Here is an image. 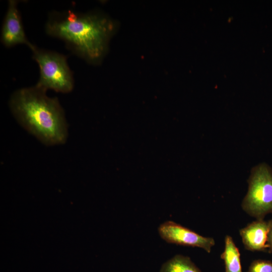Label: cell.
Wrapping results in <instances>:
<instances>
[{"label":"cell","instance_id":"cell-2","mask_svg":"<svg viewBox=\"0 0 272 272\" xmlns=\"http://www.w3.org/2000/svg\"><path fill=\"white\" fill-rule=\"evenodd\" d=\"M115 24L102 15L72 11L53 12L46 25L51 36L64 41L76 54L91 62H97L107 50Z\"/></svg>","mask_w":272,"mask_h":272},{"label":"cell","instance_id":"cell-10","mask_svg":"<svg viewBox=\"0 0 272 272\" xmlns=\"http://www.w3.org/2000/svg\"><path fill=\"white\" fill-rule=\"evenodd\" d=\"M247 272H272V262L262 259L253 260Z\"/></svg>","mask_w":272,"mask_h":272},{"label":"cell","instance_id":"cell-5","mask_svg":"<svg viewBox=\"0 0 272 272\" xmlns=\"http://www.w3.org/2000/svg\"><path fill=\"white\" fill-rule=\"evenodd\" d=\"M158 230L160 237L168 243L200 248L209 253L215 244L214 238L202 236L171 221L161 224Z\"/></svg>","mask_w":272,"mask_h":272},{"label":"cell","instance_id":"cell-6","mask_svg":"<svg viewBox=\"0 0 272 272\" xmlns=\"http://www.w3.org/2000/svg\"><path fill=\"white\" fill-rule=\"evenodd\" d=\"M17 4V1H9L2 26L1 41L6 47L23 44L27 45L32 50L35 46L31 43L26 36Z\"/></svg>","mask_w":272,"mask_h":272},{"label":"cell","instance_id":"cell-8","mask_svg":"<svg viewBox=\"0 0 272 272\" xmlns=\"http://www.w3.org/2000/svg\"><path fill=\"white\" fill-rule=\"evenodd\" d=\"M221 258L224 262L225 272H242L239 249L229 235L225 237V248Z\"/></svg>","mask_w":272,"mask_h":272},{"label":"cell","instance_id":"cell-9","mask_svg":"<svg viewBox=\"0 0 272 272\" xmlns=\"http://www.w3.org/2000/svg\"><path fill=\"white\" fill-rule=\"evenodd\" d=\"M160 272L201 271L189 257L176 254L162 265Z\"/></svg>","mask_w":272,"mask_h":272},{"label":"cell","instance_id":"cell-11","mask_svg":"<svg viewBox=\"0 0 272 272\" xmlns=\"http://www.w3.org/2000/svg\"><path fill=\"white\" fill-rule=\"evenodd\" d=\"M268 222V231L267 234V250L269 253H272V219Z\"/></svg>","mask_w":272,"mask_h":272},{"label":"cell","instance_id":"cell-1","mask_svg":"<svg viewBox=\"0 0 272 272\" xmlns=\"http://www.w3.org/2000/svg\"><path fill=\"white\" fill-rule=\"evenodd\" d=\"M36 85L15 91L9 107L15 120L26 131L46 146L61 145L68 137V124L58 99L47 96Z\"/></svg>","mask_w":272,"mask_h":272},{"label":"cell","instance_id":"cell-3","mask_svg":"<svg viewBox=\"0 0 272 272\" xmlns=\"http://www.w3.org/2000/svg\"><path fill=\"white\" fill-rule=\"evenodd\" d=\"M31 50L33 58L40 69V77L36 85L46 91L52 89L62 93L71 92L74 81L66 57L35 46Z\"/></svg>","mask_w":272,"mask_h":272},{"label":"cell","instance_id":"cell-7","mask_svg":"<svg viewBox=\"0 0 272 272\" xmlns=\"http://www.w3.org/2000/svg\"><path fill=\"white\" fill-rule=\"evenodd\" d=\"M268 222L256 220L239 231L244 247L251 251H264L267 249Z\"/></svg>","mask_w":272,"mask_h":272},{"label":"cell","instance_id":"cell-4","mask_svg":"<svg viewBox=\"0 0 272 272\" xmlns=\"http://www.w3.org/2000/svg\"><path fill=\"white\" fill-rule=\"evenodd\" d=\"M248 183L241 207L256 220L263 219L272 213V169L266 163L257 165L252 169Z\"/></svg>","mask_w":272,"mask_h":272}]
</instances>
